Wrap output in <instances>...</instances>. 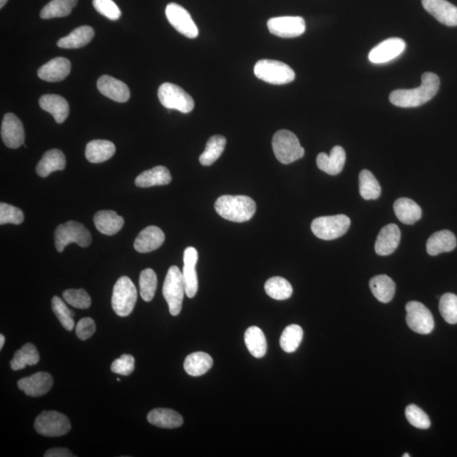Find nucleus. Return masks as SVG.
<instances>
[{
  "mask_svg": "<svg viewBox=\"0 0 457 457\" xmlns=\"http://www.w3.org/2000/svg\"><path fill=\"white\" fill-rule=\"evenodd\" d=\"M52 308L63 327L68 332H71L75 327V313L68 308L59 296H54L52 299Z\"/></svg>",
  "mask_w": 457,
  "mask_h": 457,
  "instance_id": "37998d69",
  "label": "nucleus"
},
{
  "mask_svg": "<svg viewBox=\"0 0 457 457\" xmlns=\"http://www.w3.org/2000/svg\"><path fill=\"white\" fill-rule=\"evenodd\" d=\"M424 9L440 23L457 26V7L446 0H422Z\"/></svg>",
  "mask_w": 457,
  "mask_h": 457,
  "instance_id": "f3484780",
  "label": "nucleus"
},
{
  "mask_svg": "<svg viewBox=\"0 0 457 457\" xmlns=\"http://www.w3.org/2000/svg\"><path fill=\"white\" fill-rule=\"evenodd\" d=\"M135 369V358L132 355L124 354L116 360H114L111 365L112 372L117 374L128 376L132 374Z\"/></svg>",
  "mask_w": 457,
  "mask_h": 457,
  "instance_id": "8fccbe9b",
  "label": "nucleus"
},
{
  "mask_svg": "<svg viewBox=\"0 0 457 457\" xmlns=\"http://www.w3.org/2000/svg\"><path fill=\"white\" fill-rule=\"evenodd\" d=\"M226 139L223 136L211 137L207 142L205 150L199 157V161L203 166H210L221 156L226 148Z\"/></svg>",
  "mask_w": 457,
  "mask_h": 457,
  "instance_id": "e433bc0d",
  "label": "nucleus"
},
{
  "mask_svg": "<svg viewBox=\"0 0 457 457\" xmlns=\"http://www.w3.org/2000/svg\"><path fill=\"white\" fill-rule=\"evenodd\" d=\"M55 238L59 252H62L71 243H76L81 247H87L92 243V236L88 228L76 221L60 224L56 228Z\"/></svg>",
  "mask_w": 457,
  "mask_h": 457,
  "instance_id": "0eeeda50",
  "label": "nucleus"
},
{
  "mask_svg": "<svg viewBox=\"0 0 457 457\" xmlns=\"http://www.w3.org/2000/svg\"><path fill=\"white\" fill-rule=\"evenodd\" d=\"M6 338L3 334H0V349L3 348L4 345H5Z\"/></svg>",
  "mask_w": 457,
  "mask_h": 457,
  "instance_id": "864d4df0",
  "label": "nucleus"
},
{
  "mask_svg": "<svg viewBox=\"0 0 457 457\" xmlns=\"http://www.w3.org/2000/svg\"><path fill=\"white\" fill-rule=\"evenodd\" d=\"M24 221V214L18 207L5 203H0V224H20Z\"/></svg>",
  "mask_w": 457,
  "mask_h": 457,
  "instance_id": "de8ad7c7",
  "label": "nucleus"
},
{
  "mask_svg": "<svg viewBox=\"0 0 457 457\" xmlns=\"http://www.w3.org/2000/svg\"><path fill=\"white\" fill-rule=\"evenodd\" d=\"M405 41L399 38H391L374 47L370 51L369 60L374 64H385L397 58L406 50Z\"/></svg>",
  "mask_w": 457,
  "mask_h": 457,
  "instance_id": "4468645a",
  "label": "nucleus"
},
{
  "mask_svg": "<svg viewBox=\"0 0 457 457\" xmlns=\"http://www.w3.org/2000/svg\"><path fill=\"white\" fill-rule=\"evenodd\" d=\"M71 70L70 60L63 58V57H57L40 67L38 76L40 79L43 81L56 83V81H62L67 77L70 74Z\"/></svg>",
  "mask_w": 457,
  "mask_h": 457,
  "instance_id": "412c9836",
  "label": "nucleus"
},
{
  "mask_svg": "<svg viewBox=\"0 0 457 457\" xmlns=\"http://www.w3.org/2000/svg\"><path fill=\"white\" fill-rule=\"evenodd\" d=\"M8 0H0V8H4L6 5Z\"/></svg>",
  "mask_w": 457,
  "mask_h": 457,
  "instance_id": "5fc2aeb1",
  "label": "nucleus"
},
{
  "mask_svg": "<svg viewBox=\"0 0 457 457\" xmlns=\"http://www.w3.org/2000/svg\"><path fill=\"white\" fill-rule=\"evenodd\" d=\"M158 100L164 107L170 109H177L183 114L193 111L195 103L185 90L179 86L166 83L158 88Z\"/></svg>",
  "mask_w": 457,
  "mask_h": 457,
  "instance_id": "1a4fd4ad",
  "label": "nucleus"
},
{
  "mask_svg": "<svg viewBox=\"0 0 457 457\" xmlns=\"http://www.w3.org/2000/svg\"><path fill=\"white\" fill-rule=\"evenodd\" d=\"M148 421L163 428H177L183 424V418L177 411L167 408H156L148 415Z\"/></svg>",
  "mask_w": 457,
  "mask_h": 457,
  "instance_id": "2f4dec72",
  "label": "nucleus"
},
{
  "mask_svg": "<svg viewBox=\"0 0 457 457\" xmlns=\"http://www.w3.org/2000/svg\"><path fill=\"white\" fill-rule=\"evenodd\" d=\"M139 285L142 299L145 301H152L158 285L157 275L153 269L146 268L142 271Z\"/></svg>",
  "mask_w": 457,
  "mask_h": 457,
  "instance_id": "79ce46f5",
  "label": "nucleus"
},
{
  "mask_svg": "<svg viewBox=\"0 0 457 457\" xmlns=\"http://www.w3.org/2000/svg\"><path fill=\"white\" fill-rule=\"evenodd\" d=\"M456 236L451 231L444 230L435 232L427 242V252L431 256H436L442 252H449L456 247Z\"/></svg>",
  "mask_w": 457,
  "mask_h": 457,
  "instance_id": "393cba45",
  "label": "nucleus"
},
{
  "mask_svg": "<svg viewBox=\"0 0 457 457\" xmlns=\"http://www.w3.org/2000/svg\"><path fill=\"white\" fill-rule=\"evenodd\" d=\"M439 309L446 323L457 324V296L455 294H444L439 299Z\"/></svg>",
  "mask_w": 457,
  "mask_h": 457,
  "instance_id": "c03bdc74",
  "label": "nucleus"
},
{
  "mask_svg": "<svg viewBox=\"0 0 457 457\" xmlns=\"http://www.w3.org/2000/svg\"><path fill=\"white\" fill-rule=\"evenodd\" d=\"M40 107L54 116L58 124L67 119L70 107L63 97L56 95H46L40 97Z\"/></svg>",
  "mask_w": 457,
  "mask_h": 457,
  "instance_id": "b1692460",
  "label": "nucleus"
},
{
  "mask_svg": "<svg viewBox=\"0 0 457 457\" xmlns=\"http://www.w3.org/2000/svg\"><path fill=\"white\" fill-rule=\"evenodd\" d=\"M1 137L8 148L19 149L25 141L23 125L14 114L8 113L4 117L1 125Z\"/></svg>",
  "mask_w": 457,
  "mask_h": 457,
  "instance_id": "2eb2a0df",
  "label": "nucleus"
},
{
  "mask_svg": "<svg viewBox=\"0 0 457 457\" xmlns=\"http://www.w3.org/2000/svg\"><path fill=\"white\" fill-rule=\"evenodd\" d=\"M34 428L41 435L60 437L68 434L71 425L67 416L55 411H45L36 418Z\"/></svg>",
  "mask_w": 457,
  "mask_h": 457,
  "instance_id": "9d476101",
  "label": "nucleus"
},
{
  "mask_svg": "<svg viewBox=\"0 0 457 457\" xmlns=\"http://www.w3.org/2000/svg\"><path fill=\"white\" fill-rule=\"evenodd\" d=\"M346 152L341 146H334L330 154L320 153L317 157L318 169L330 175L341 172L346 164Z\"/></svg>",
  "mask_w": 457,
  "mask_h": 457,
  "instance_id": "4be33fe9",
  "label": "nucleus"
},
{
  "mask_svg": "<svg viewBox=\"0 0 457 457\" xmlns=\"http://www.w3.org/2000/svg\"><path fill=\"white\" fill-rule=\"evenodd\" d=\"M402 456H403V457H408V456H410L408 455L407 453H406V454H404Z\"/></svg>",
  "mask_w": 457,
  "mask_h": 457,
  "instance_id": "6e6d98bb",
  "label": "nucleus"
},
{
  "mask_svg": "<svg viewBox=\"0 0 457 457\" xmlns=\"http://www.w3.org/2000/svg\"><path fill=\"white\" fill-rule=\"evenodd\" d=\"M245 343L250 353L256 358H262L267 353V341L263 330L252 326L245 332Z\"/></svg>",
  "mask_w": 457,
  "mask_h": 457,
  "instance_id": "f704fd0d",
  "label": "nucleus"
},
{
  "mask_svg": "<svg viewBox=\"0 0 457 457\" xmlns=\"http://www.w3.org/2000/svg\"><path fill=\"white\" fill-rule=\"evenodd\" d=\"M45 457H72V453L65 448L50 449L44 454Z\"/></svg>",
  "mask_w": 457,
  "mask_h": 457,
  "instance_id": "603ef678",
  "label": "nucleus"
},
{
  "mask_svg": "<svg viewBox=\"0 0 457 457\" xmlns=\"http://www.w3.org/2000/svg\"><path fill=\"white\" fill-rule=\"evenodd\" d=\"M359 191L362 198L365 200H375L381 197V185L368 170H362L359 175Z\"/></svg>",
  "mask_w": 457,
  "mask_h": 457,
  "instance_id": "58836bf2",
  "label": "nucleus"
},
{
  "mask_svg": "<svg viewBox=\"0 0 457 457\" xmlns=\"http://www.w3.org/2000/svg\"><path fill=\"white\" fill-rule=\"evenodd\" d=\"M405 414L407 421L415 428H420V430H427L431 425L430 419L425 411H423L419 407L414 405V404L406 408Z\"/></svg>",
  "mask_w": 457,
  "mask_h": 457,
  "instance_id": "49530a36",
  "label": "nucleus"
},
{
  "mask_svg": "<svg viewBox=\"0 0 457 457\" xmlns=\"http://www.w3.org/2000/svg\"><path fill=\"white\" fill-rule=\"evenodd\" d=\"M272 146L273 153L281 164H292L304 156L305 150L299 138L287 130H280L273 135Z\"/></svg>",
  "mask_w": 457,
  "mask_h": 457,
  "instance_id": "7ed1b4c3",
  "label": "nucleus"
},
{
  "mask_svg": "<svg viewBox=\"0 0 457 457\" xmlns=\"http://www.w3.org/2000/svg\"><path fill=\"white\" fill-rule=\"evenodd\" d=\"M39 359V353L36 346L31 343H27L15 353L11 362V367L14 371L22 370L27 366L38 364Z\"/></svg>",
  "mask_w": 457,
  "mask_h": 457,
  "instance_id": "c9c22d12",
  "label": "nucleus"
},
{
  "mask_svg": "<svg viewBox=\"0 0 457 457\" xmlns=\"http://www.w3.org/2000/svg\"><path fill=\"white\" fill-rule=\"evenodd\" d=\"M93 4L99 13L109 20H116L121 18V11L113 0H93Z\"/></svg>",
  "mask_w": 457,
  "mask_h": 457,
  "instance_id": "09e8293b",
  "label": "nucleus"
},
{
  "mask_svg": "<svg viewBox=\"0 0 457 457\" xmlns=\"http://www.w3.org/2000/svg\"><path fill=\"white\" fill-rule=\"evenodd\" d=\"M407 325L413 332L421 334H430L435 329V321L432 313L419 301H409L406 306Z\"/></svg>",
  "mask_w": 457,
  "mask_h": 457,
  "instance_id": "9b49d317",
  "label": "nucleus"
},
{
  "mask_svg": "<svg viewBox=\"0 0 457 457\" xmlns=\"http://www.w3.org/2000/svg\"><path fill=\"white\" fill-rule=\"evenodd\" d=\"M254 74L259 79L273 85H284L295 80V71L280 61L261 60L254 67Z\"/></svg>",
  "mask_w": 457,
  "mask_h": 457,
  "instance_id": "20e7f679",
  "label": "nucleus"
},
{
  "mask_svg": "<svg viewBox=\"0 0 457 457\" xmlns=\"http://www.w3.org/2000/svg\"><path fill=\"white\" fill-rule=\"evenodd\" d=\"M116 153V146L107 140H93L86 148V158L93 164L109 161Z\"/></svg>",
  "mask_w": 457,
  "mask_h": 457,
  "instance_id": "c756f323",
  "label": "nucleus"
},
{
  "mask_svg": "<svg viewBox=\"0 0 457 457\" xmlns=\"http://www.w3.org/2000/svg\"><path fill=\"white\" fill-rule=\"evenodd\" d=\"M96 332L95 322L91 318H83L76 325V336L81 341H87Z\"/></svg>",
  "mask_w": 457,
  "mask_h": 457,
  "instance_id": "3c124183",
  "label": "nucleus"
},
{
  "mask_svg": "<svg viewBox=\"0 0 457 457\" xmlns=\"http://www.w3.org/2000/svg\"><path fill=\"white\" fill-rule=\"evenodd\" d=\"M97 89L105 97L118 103H125L130 99V93L128 85L109 76H102L97 80Z\"/></svg>",
  "mask_w": 457,
  "mask_h": 457,
  "instance_id": "a211bd4d",
  "label": "nucleus"
},
{
  "mask_svg": "<svg viewBox=\"0 0 457 457\" xmlns=\"http://www.w3.org/2000/svg\"><path fill=\"white\" fill-rule=\"evenodd\" d=\"M213 363L210 355L203 352L193 353L186 357L184 369L191 376L198 377L205 374L212 368Z\"/></svg>",
  "mask_w": 457,
  "mask_h": 457,
  "instance_id": "72a5a7b5",
  "label": "nucleus"
},
{
  "mask_svg": "<svg viewBox=\"0 0 457 457\" xmlns=\"http://www.w3.org/2000/svg\"><path fill=\"white\" fill-rule=\"evenodd\" d=\"M394 211L403 224H414L422 217V210L414 200L402 198L394 203Z\"/></svg>",
  "mask_w": 457,
  "mask_h": 457,
  "instance_id": "c85d7f7f",
  "label": "nucleus"
},
{
  "mask_svg": "<svg viewBox=\"0 0 457 457\" xmlns=\"http://www.w3.org/2000/svg\"><path fill=\"white\" fill-rule=\"evenodd\" d=\"M350 226V219L345 214L324 216L313 220L311 224L313 233L318 238L330 240L341 238L346 233Z\"/></svg>",
  "mask_w": 457,
  "mask_h": 457,
  "instance_id": "6e6552de",
  "label": "nucleus"
},
{
  "mask_svg": "<svg viewBox=\"0 0 457 457\" xmlns=\"http://www.w3.org/2000/svg\"><path fill=\"white\" fill-rule=\"evenodd\" d=\"M95 34V30L91 27H77L70 34L60 39L57 45L61 48H67V50L83 48L91 42Z\"/></svg>",
  "mask_w": 457,
  "mask_h": 457,
  "instance_id": "7c9ffc66",
  "label": "nucleus"
},
{
  "mask_svg": "<svg viewBox=\"0 0 457 457\" xmlns=\"http://www.w3.org/2000/svg\"><path fill=\"white\" fill-rule=\"evenodd\" d=\"M95 224L97 230L106 236L116 235L124 226V219L116 212L103 210L95 215Z\"/></svg>",
  "mask_w": 457,
  "mask_h": 457,
  "instance_id": "a878e982",
  "label": "nucleus"
},
{
  "mask_svg": "<svg viewBox=\"0 0 457 457\" xmlns=\"http://www.w3.org/2000/svg\"><path fill=\"white\" fill-rule=\"evenodd\" d=\"M165 15L170 25L179 34L189 39H195L198 36V29L196 26L189 12L175 3L167 6Z\"/></svg>",
  "mask_w": 457,
  "mask_h": 457,
  "instance_id": "f8f14e48",
  "label": "nucleus"
},
{
  "mask_svg": "<svg viewBox=\"0 0 457 457\" xmlns=\"http://www.w3.org/2000/svg\"><path fill=\"white\" fill-rule=\"evenodd\" d=\"M371 292L381 303H388L393 299L395 293L394 280L386 275L374 276L369 281Z\"/></svg>",
  "mask_w": 457,
  "mask_h": 457,
  "instance_id": "473e14b6",
  "label": "nucleus"
},
{
  "mask_svg": "<svg viewBox=\"0 0 457 457\" xmlns=\"http://www.w3.org/2000/svg\"><path fill=\"white\" fill-rule=\"evenodd\" d=\"M19 389L28 397H39L46 395L54 385V379L46 372H39L31 376L20 379Z\"/></svg>",
  "mask_w": 457,
  "mask_h": 457,
  "instance_id": "dca6fc26",
  "label": "nucleus"
},
{
  "mask_svg": "<svg viewBox=\"0 0 457 457\" xmlns=\"http://www.w3.org/2000/svg\"><path fill=\"white\" fill-rule=\"evenodd\" d=\"M264 289L267 295L275 300H287L292 296L293 289L289 281L282 277H273L266 281Z\"/></svg>",
  "mask_w": 457,
  "mask_h": 457,
  "instance_id": "ea45409f",
  "label": "nucleus"
},
{
  "mask_svg": "<svg viewBox=\"0 0 457 457\" xmlns=\"http://www.w3.org/2000/svg\"><path fill=\"white\" fill-rule=\"evenodd\" d=\"M401 240V231L397 224H390L381 228L375 243V252L379 256H388L397 250Z\"/></svg>",
  "mask_w": 457,
  "mask_h": 457,
  "instance_id": "aec40b11",
  "label": "nucleus"
},
{
  "mask_svg": "<svg viewBox=\"0 0 457 457\" xmlns=\"http://www.w3.org/2000/svg\"><path fill=\"white\" fill-rule=\"evenodd\" d=\"M76 5L77 0H52L43 7L40 18L44 20L65 18Z\"/></svg>",
  "mask_w": 457,
  "mask_h": 457,
  "instance_id": "4c0bfd02",
  "label": "nucleus"
},
{
  "mask_svg": "<svg viewBox=\"0 0 457 457\" xmlns=\"http://www.w3.org/2000/svg\"><path fill=\"white\" fill-rule=\"evenodd\" d=\"M165 236L161 228L149 226L142 230L135 240L134 247L138 252L145 254L156 250L165 243Z\"/></svg>",
  "mask_w": 457,
  "mask_h": 457,
  "instance_id": "5701e85b",
  "label": "nucleus"
},
{
  "mask_svg": "<svg viewBox=\"0 0 457 457\" xmlns=\"http://www.w3.org/2000/svg\"><path fill=\"white\" fill-rule=\"evenodd\" d=\"M137 291L132 280L122 276L114 287L112 308L118 316L128 317L137 303Z\"/></svg>",
  "mask_w": 457,
  "mask_h": 457,
  "instance_id": "423d86ee",
  "label": "nucleus"
},
{
  "mask_svg": "<svg viewBox=\"0 0 457 457\" xmlns=\"http://www.w3.org/2000/svg\"><path fill=\"white\" fill-rule=\"evenodd\" d=\"M184 267H183V279H184L186 296L193 299L198 289V279L196 264L198 263V254L194 247H187L184 252Z\"/></svg>",
  "mask_w": 457,
  "mask_h": 457,
  "instance_id": "6ab92c4d",
  "label": "nucleus"
},
{
  "mask_svg": "<svg viewBox=\"0 0 457 457\" xmlns=\"http://www.w3.org/2000/svg\"><path fill=\"white\" fill-rule=\"evenodd\" d=\"M267 25L272 34L284 39L296 38L306 31L305 20L301 16L273 18L268 20Z\"/></svg>",
  "mask_w": 457,
  "mask_h": 457,
  "instance_id": "ddd939ff",
  "label": "nucleus"
},
{
  "mask_svg": "<svg viewBox=\"0 0 457 457\" xmlns=\"http://www.w3.org/2000/svg\"><path fill=\"white\" fill-rule=\"evenodd\" d=\"M214 207L222 218L236 223L248 221L256 213V203L247 196H222Z\"/></svg>",
  "mask_w": 457,
  "mask_h": 457,
  "instance_id": "f03ea898",
  "label": "nucleus"
},
{
  "mask_svg": "<svg viewBox=\"0 0 457 457\" xmlns=\"http://www.w3.org/2000/svg\"><path fill=\"white\" fill-rule=\"evenodd\" d=\"M67 165L64 154L59 149L48 150L36 166L40 177H47L55 171L64 170Z\"/></svg>",
  "mask_w": 457,
  "mask_h": 457,
  "instance_id": "cd10ccee",
  "label": "nucleus"
},
{
  "mask_svg": "<svg viewBox=\"0 0 457 457\" xmlns=\"http://www.w3.org/2000/svg\"><path fill=\"white\" fill-rule=\"evenodd\" d=\"M63 297L68 304L79 309H88L92 304L91 297L83 289H67L63 293Z\"/></svg>",
  "mask_w": 457,
  "mask_h": 457,
  "instance_id": "a18cd8bd",
  "label": "nucleus"
},
{
  "mask_svg": "<svg viewBox=\"0 0 457 457\" xmlns=\"http://www.w3.org/2000/svg\"><path fill=\"white\" fill-rule=\"evenodd\" d=\"M303 329L297 325H291L284 329L280 337V346L285 353H292L299 348L303 341Z\"/></svg>",
  "mask_w": 457,
  "mask_h": 457,
  "instance_id": "a19ab883",
  "label": "nucleus"
},
{
  "mask_svg": "<svg viewBox=\"0 0 457 457\" xmlns=\"http://www.w3.org/2000/svg\"><path fill=\"white\" fill-rule=\"evenodd\" d=\"M185 293L182 272L177 266H171L167 273L163 287V295L169 305L171 315L177 316L181 313Z\"/></svg>",
  "mask_w": 457,
  "mask_h": 457,
  "instance_id": "39448f33",
  "label": "nucleus"
},
{
  "mask_svg": "<svg viewBox=\"0 0 457 457\" xmlns=\"http://www.w3.org/2000/svg\"><path fill=\"white\" fill-rule=\"evenodd\" d=\"M439 83V76L435 73H424L419 88L395 90L390 95V103L401 108L419 107L437 95Z\"/></svg>",
  "mask_w": 457,
  "mask_h": 457,
  "instance_id": "f257e3e1",
  "label": "nucleus"
},
{
  "mask_svg": "<svg viewBox=\"0 0 457 457\" xmlns=\"http://www.w3.org/2000/svg\"><path fill=\"white\" fill-rule=\"evenodd\" d=\"M171 181L172 177L170 170L165 166H156L138 175L135 183L138 187L146 189L154 186L168 185Z\"/></svg>",
  "mask_w": 457,
  "mask_h": 457,
  "instance_id": "bb28decb",
  "label": "nucleus"
}]
</instances>
